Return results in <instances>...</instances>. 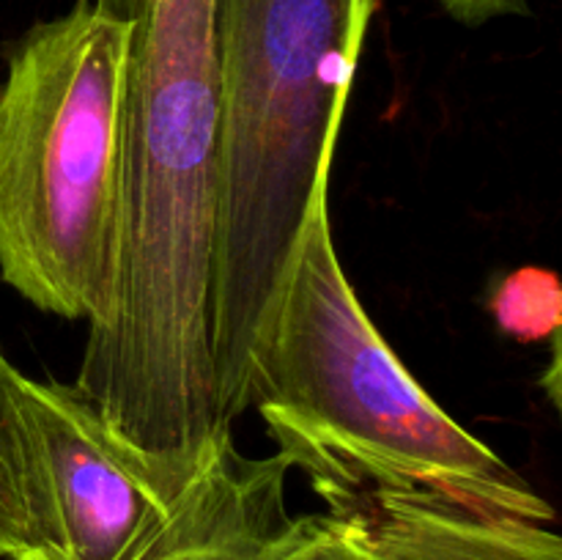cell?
I'll list each match as a JSON object with an SVG mask.
<instances>
[{
  "label": "cell",
  "mask_w": 562,
  "mask_h": 560,
  "mask_svg": "<svg viewBox=\"0 0 562 560\" xmlns=\"http://www.w3.org/2000/svg\"><path fill=\"white\" fill-rule=\"evenodd\" d=\"M497 327L521 344L560 340L562 291L552 269L521 267L505 275L488 300Z\"/></svg>",
  "instance_id": "9c48e42d"
},
{
  "label": "cell",
  "mask_w": 562,
  "mask_h": 560,
  "mask_svg": "<svg viewBox=\"0 0 562 560\" xmlns=\"http://www.w3.org/2000/svg\"><path fill=\"white\" fill-rule=\"evenodd\" d=\"M115 278L75 384L181 497L234 439L214 404L209 291L220 168L214 0H126Z\"/></svg>",
  "instance_id": "6da1fadb"
},
{
  "label": "cell",
  "mask_w": 562,
  "mask_h": 560,
  "mask_svg": "<svg viewBox=\"0 0 562 560\" xmlns=\"http://www.w3.org/2000/svg\"><path fill=\"white\" fill-rule=\"evenodd\" d=\"M274 456L316 489L426 486L552 525L497 450L456 423L395 357L344 272L329 201L313 206L247 382Z\"/></svg>",
  "instance_id": "3957f363"
},
{
  "label": "cell",
  "mask_w": 562,
  "mask_h": 560,
  "mask_svg": "<svg viewBox=\"0 0 562 560\" xmlns=\"http://www.w3.org/2000/svg\"><path fill=\"white\" fill-rule=\"evenodd\" d=\"M379 0H214L220 168L209 346L223 428L313 206L327 198L346 99Z\"/></svg>",
  "instance_id": "7a4b0ae2"
},
{
  "label": "cell",
  "mask_w": 562,
  "mask_h": 560,
  "mask_svg": "<svg viewBox=\"0 0 562 560\" xmlns=\"http://www.w3.org/2000/svg\"><path fill=\"white\" fill-rule=\"evenodd\" d=\"M132 16L99 0L33 25L0 82V278L69 322L108 316Z\"/></svg>",
  "instance_id": "277c9868"
},
{
  "label": "cell",
  "mask_w": 562,
  "mask_h": 560,
  "mask_svg": "<svg viewBox=\"0 0 562 560\" xmlns=\"http://www.w3.org/2000/svg\"><path fill=\"white\" fill-rule=\"evenodd\" d=\"M49 560H137L173 516L146 461L75 382L25 377Z\"/></svg>",
  "instance_id": "5b68a950"
},
{
  "label": "cell",
  "mask_w": 562,
  "mask_h": 560,
  "mask_svg": "<svg viewBox=\"0 0 562 560\" xmlns=\"http://www.w3.org/2000/svg\"><path fill=\"white\" fill-rule=\"evenodd\" d=\"M289 472L280 456L247 459L231 439L187 486L165 530L137 560H261L289 519Z\"/></svg>",
  "instance_id": "8992f818"
},
{
  "label": "cell",
  "mask_w": 562,
  "mask_h": 560,
  "mask_svg": "<svg viewBox=\"0 0 562 560\" xmlns=\"http://www.w3.org/2000/svg\"><path fill=\"white\" fill-rule=\"evenodd\" d=\"M261 560H395L371 541L355 516L335 500L324 511L289 516L263 549Z\"/></svg>",
  "instance_id": "ba28073f"
},
{
  "label": "cell",
  "mask_w": 562,
  "mask_h": 560,
  "mask_svg": "<svg viewBox=\"0 0 562 560\" xmlns=\"http://www.w3.org/2000/svg\"><path fill=\"white\" fill-rule=\"evenodd\" d=\"M0 560H49L47 511L25 406V373L0 349Z\"/></svg>",
  "instance_id": "52a82bcc"
},
{
  "label": "cell",
  "mask_w": 562,
  "mask_h": 560,
  "mask_svg": "<svg viewBox=\"0 0 562 560\" xmlns=\"http://www.w3.org/2000/svg\"><path fill=\"white\" fill-rule=\"evenodd\" d=\"M439 3L464 25H483L505 14H527V0H439Z\"/></svg>",
  "instance_id": "30bf717a"
},
{
  "label": "cell",
  "mask_w": 562,
  "mask_h": 560,
  "mask_svg": "<svg viewBox=\"0 0 562 560\" xmlns=\"http://www.w3.org/2000/svg\"><path fill=\"white\" fill-rule=\"evenodd\" d=\"M104 5H113V9H124L126 11V0H99Z\"/></svg>",
  "instance_id": "8fae6325"
}]
</instances>
